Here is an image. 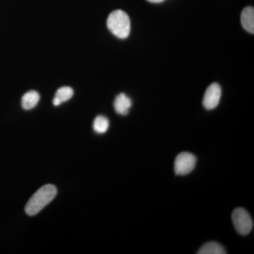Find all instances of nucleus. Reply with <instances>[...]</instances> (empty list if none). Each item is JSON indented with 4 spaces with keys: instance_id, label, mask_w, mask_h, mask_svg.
I'll return each instance as SVG.
<instances>
[{
    "instance_id": "f257e3e1",
    "label": "nucleus",
    "mask_w": 254,
    "mask_h": 254,
    "mask_svg": "<svg viewBox=\"0 0 254 254\" xmlns=\"http://www.w3.org/2000/svg\"><path fill=\"white\" fill-rule=\"evenodd\" d=\"M58 190L53 185H45L39 189L28 200L25 208L27 215L33 216L41 211L47 205L54 199Z\"/></svg>"
},
{
    "instance_id": "f03ea898",
    "label": "nucleus",
    "mask_w": 254,
    "mask_h": 254,
    "mask_svg": "<svg viewBox=\"0 0 254 254\" xmlns=\"http://www.w3.org/2000/svg\"><path fill=\"white\" fill-rule=\"evenodd\" d=\"M108 29L120 39H125L131 31V21L126 12L123 10H115L109 15L107 21Z\"/></svg>"
},
{
    "instance_id": "7ed1b4c3",
    "label": "nucleus",
    "mask_w": 254,
    "mask_h": 254,
    "mask_svg": "<svg viewBox=\"0 0 254 254\" xmlns=\"http://www.w3.org/2000/svg\"><path fill=\"white\" fill-rule=\"evenodd\" d=\"M232 219L234 226L240 235H247L252 232L254 227L253 220L245 209H235L232 213Z\"/></svg>"
},
{
    "instance_id": "20e7f679",
    "label": "nucleus",
    "mask_w": 254,
    "mask_h": 254,
    "mask_svg": "<svg viewBox=\"0 0 254 254\" xmlns=\"http://www.w3.org/2000/svg\"><path fill=\"white\" fill-rule=\"evenodd\" d=\"M196 158L192 153L185 152L177 155L175 160V172L177 175H186L193 171Z\"/></svg>"
},
{
    "instance_id": "39448f33",
    "label": "nucleus",
    "mask_w": 254,
    "mask_h": 254,
    "mask_svg": "<svg viewBox=\"0 0 254 254\" xmlns=\"http://www.w3.org/2000/svg\"><path fill=\"white\" fill-rule=\"evenodd\" d=\"M221 95V87L218 83H213L210 85L203 96V105L205 109H215L220 103Z\"/></svg>"
},
{
    "instance_id": "423d86ee",
    "label": "nucleus",
    "mask_w": 254,
    "mask_h": 254,
    "mask_svg": "<svg viewBox=\"0 0 254 254\" xmlns=\"http://www.w3.org/2000/svg\"><path fill=\"white\" fill-rule=\"evenodd\" d=\"M131 100L125 93L119 94L114 102V108L119 115H126L131 108Z\"/></svg>"
},
{
    "instance_id": "0eeeda50",
    "label": "nucleus",
    "mask_w": 254,
    "mask_h": 254,
    "mask_svg": "<svg viewBox=\"0 0 254 254\" xmlns=\"http://www.w3.org/2000/svg\"><path fill=\"white\" fill-rule=\"evenodd\" d=\"M241 22L242 26L249 33H254V9L252 6H247L241 14Z\"/></svg>"
},
{
    "instance_id": "6e6552de",
    "label": "nucleus",
    "mask_w": 254,
    "mask_h": 254,
    "mask_svg": "<svg viewBox=\"0 0 254 254\" xmlns=\"http://www.w3.org/2000/svg\"><path fill=\"white\" fill-rule=\"evenodd\" d=\"M39 100V93L37 91H30L23 95L21 99V105L24 110H31L38 105Z\"/></svg>"
},
{
    "instance_id": "1a4fd4ad",
    "label": "nucleus",
    "mask_w": 254,
    "mask_h": 254,
    "mask_svg": "<svg viewBox=\"0 0 254 254\" xmlns=\"http://www.w3.org/2000/svg\"><path fill=\"white\" fill-rule=\"evenodd\" d=\"M73 90L69 86H63L59 88L56 92L53 104L55 106H59L62 103L68 101L72 98Z\"/></svg>"
},
{
    "instance_id": "9d476101",
    "label": "nucleus",
    "mask_w": 254,
    "mask_h": 254,
    "mask_svg": "<svg viewBox=\"0 0 254 254\" xmlns=\"http://www.w3.org/2000/svg\"><path fill=\"white\" fill-rule=\"evenodd\" d=\"M198 254H226L224 247L218 242H211L205 244L200 250L197 252Z\"/></svg>"
},
{
    "instance_id": "9b49d317",
    "label": "nucleus",
    "mask_w": 254,
    "mask_h": 254,
    "mask_svg": "<svg viewBox=\"0 0 254 254\" xmlns=\"http://www.w3.org/2000/svg\"><path fill=\"white\" fill-rule=\"evenodd\" d=\"M109 120L103 115L96 117L93 122V129L98 133H105L109 128Z\"/></svg>"
},
{
    "instance_id": "f8f14e48",
    "label": "nucleus",
    "mask_w": 254,
    "mask_h": 254,
    "mask_svg": "<svg viewBox=\"0 0 254 254\" xmlns=\"http://www.w3.org/2000/svg\"><path fill=\"white\" fill-rule=\"evenodd\" d=\"M147 1L151 3H160L163 2V1H165V0H147Z\"/></svg>"
}]
</instances>
